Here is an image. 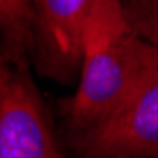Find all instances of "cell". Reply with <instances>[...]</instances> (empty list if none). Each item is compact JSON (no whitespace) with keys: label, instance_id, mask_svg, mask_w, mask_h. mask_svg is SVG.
I'll return each instance as SVG.
<instances>
[{"label":"cell","instance_id":"obj_1","mask_svg":"<svg viewBox=\"0 0 158 158\" xmlns=\"http://www.w3.org/2000/svg\"><path fill=\"white\" fill-rule=\"evenodd\" d=\"M158 78V46L128 23L120 0H101L84 35L74 95L63 105L69 135L107 122Z\"/></svg>","mask_w":158,"mask_h":158},{"label":"cell","instance_id":"obj_2","mask_svg":"<svg viewBox=\"0 0 158 158\" xmlns=\"http://www.w3.org/2000/svg\"><path fill=\"white\" fill-rule=\"evenodd\" d=\"M101 0H35L32 63L38 74L69 84L80 78L84 35Z\"/></svg>","mask_w":158,"mask_h":158},{"label":"cell","instance_id":"obj_3","mask_svg":"<svg viewBox=\"0 0 158 158\" xmlns=\"http://www.w3.org/2000/svg\"><path fill=\"white\" fill-rule=\"evenodd\" d=\"M74 158H156L158 78L107 122L69 135Z\"/></svg>","mask_w":158,"mask_h":158},{"label":"cell","instance_id":"obj_4","mask_svg":"<svg viewBox=\"0 0 158 158\" xmlns=\"http://www.w3.org/2000/svg\"><path fill=\"white\" fill-rule=\"evenodd\" d=\"M0 158H63L42 97L25 74L8 76L0 97Z\"/></svg>","mask_w":158,"mask_h":158},{"label":"cell","instance_id":"obj_5","mask_svg":"<svg viewBox=\"0 0 158 158\" xmlns=\"http://www.w3.org/2000/svg\"><path fill=\"white\" fill-rule=\"evenodd\" d=\"M35 0H0V36L8 57L19 69L32 59Z\"/></svg>","mask_w":158,"mask_h":158},{"label":"cell","instance_id":"obj_6","mask_svg":"<svg viewBox=\"0 0 158 158\" xmlns=\"http://www.w3.org/2000/svg\"><path fill=\"white\" fill-rule=\"evenodd\" d=\"M131 29L158 46V0H120Z\"/></svg>","mask_w":158,"mask_h":158},{"label":"cell","instance_id":"obj_7","mask_svg":"<svg viewBox=\"0 0 158 158\" xmlns=\"http://www.w3.org/2000/svg\"><path fill=\"white\" fill-rule=\"evenodd\" d=\"M6 80H8V74L0 71V97H2V92H4V86H6Z\"/></svg>","mask_w":158,"mask_h":158},{"label":"cell","instance_id":"obj_8","mask_svg":"<svg viewBox=\"0 0 158 158\" xmlns=\"http://www.w3.org/2000/svg\"><path fill=\"white\" fill-rule=\"evenodd\" d=\"M156 158H158V156H156Z\"/></svg>","mask_w":158,"mask_h":158}]
</instances>
